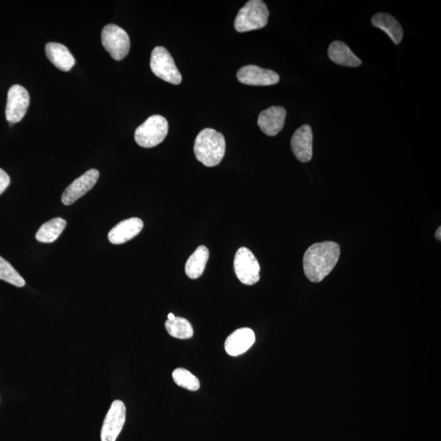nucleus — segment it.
Wrapping results in <instances>:
<instances>
[{
	"mask_svg": "<svg viewBox=\"0 0 441 441\" xmlns=\"http://www.w3.org/2000/svg\"><path fill=\"white\" fill-rule=\"evenodd\" d=\"M341 249L333 242L312 244L303 256L305 275L311 282L319 283L326 278L337 265Z\"/></svg>",
	"mask_w": 441,
	"mask_h": 441,
	"instance_id": "f257e3e1",
	"label": "nucleus"
},
{
	"mask_svg": "<svg viewBox=\"0 0 441 441\" xmlns=\"http://www.w3.org/2000/svg\"><path fill=\"white\" fill-rule=\"evenodd\" d=\"M194 152L195 157L204 165H219L226 152L224 136L213 128H204L195 138Z\"/></svg>",
	"mask_w": 441,
	"mask_h": 441,
	"instance_id": "f03ea898",
	"label": "nucleus"
},
{
	"mask_svg": "<svg viewBox=\"0 0 441 441\" xmlns=\"http://www.w3.org/2000/svg\"><path fill=\"white\" fill-rule=\"evenodd\" d=\"M269 10L261 0H250L239 9L234 20V29L244 33L259 30L267 25Z\"/></svg>",
	"mask_w": 441,
	"mask_h": 441,
	"instance_id": "7ed1b4c3",
	"label": "nucleus"
},
{
	"mask_svg": "<svg viewBox=\"0 0 441 441\" xmlns=\"http://www.w3.org/2000/svg\"><path fill=\"white\" fill-rule=\"evenodd\" d=\"M169 133V123L165 117L155 115L139 126L134 134L136 142L144 148L158 146Z\"/></svg>",
	"mask_w": 441,
	"mask_h": 441,
	"instance_id": "20e7f679",
	"label": "nucleus"
},
{
	"mask_svg": "<svg viewBox=\"0 0 441 441\" xmlns=\"http://www.w3.org/2000/svg\"><path fill=\"white\" fill-rule=\"evenodd\" d=\"M150 69L153 73L172 85H180L182 77L174 58L164 47H155L150 57Z\"/></svg>",
	"mask_w": 441,
	"mask_h": 441,
	"instance_id": "39448f33",
	"label": "nucleus"
},
{
	"mask_svg": "<svg viewBox=\"0 0 441 441\" xmlns=\"http://www.w3.org/2000/svg\"><path fill=\"white\" fill-rule=\"evenodd\" d=\"M102 43L111 58L115 61L124 59L130 53V38L121 27L109 24L102 31Z\"/></svg>",
	"mask_w": 441,
	"mask_h": 441,
	"instance_id": "423d86ee",
	"label": "nucleus"
},
{
	"mask_svg": "<svg viewBox=\"0 0 441 441\" xmlns=\"http://www.w3.org/2000/svg\"><path fill=\"white\" fill-rule=\"evenodd\" d=\"M234 268L239 281L247 286H254L260 280L259 262L247 248L238 249L234 256Z\"/></svg>",
	"mask_w": 441,
	"mask_h": 441,
	"instance_id": "0eeeda50",
	"label": "nucleus"
},
{
	"mask_svg": "<svg viewBox=\"0 0 441 441\" xmlns=\"http://www.w3.org/2000/svg\"><path fill=\"white\" fill-rule=\"evenodd\" d=\"M125 420L126 407L124 402L115 400L105 415L100 430V441H116L125 426Z\"/></svg>",
	"mask_w": 441,
	"mask_h": 441,
	"instance_id": "6e6552de",
	"label": "nucleus"
},
{
	"mask_svg": "<svg viewBox=\"0 0 441 441\" xmlns=\"http://www.w3.org/2000/svg\"><path fill=\"white\" fill-rule=\"evenodd\" d=\"M30 94L24 87L15 85L9 88L6 105V119L14 125L24 118L30 105Z\"/></svg>",
	"mask_w": 441,
	"mask_h": 441,
	"instance_id": "1a4fd4ad",
	"label": "nucleus"
},
{
	"mask_svg": "<svg viewBox=\"0 0 441 441\" xmlns=\"http://www.w3.org/2000/svg\"><path fill=\"white\" fill-rule=\"evenodd\" d=\"M237 79L244 85L253 86L275 85L280 81V76L271 70L261 68L258 66H243L237 72Z\"/></svg>",
	"mask_w": 441,
	"mask_h": 441,
	"instance_id": "9d476101",
	"label": "nucleus"
},
{
	"mask_svg": "<svg viewBox=\"0 0 441 441\" xmlns=\"http://www.w3.org/2000/svg\"><path fill=\"white\" fill-rule=\"evenodd\" d=\"M99 171L95 169L88 170L80 177H78L65 190V192L61 197L65 205H71L76 200L83 197L87 192L97 183L99 178Z\"/></svg>",
	"mask_w": 441,
	"mask_h": 441,
	"instance_id": "9b49d317",
	"label": "nucleus"
},
{
	"mask_svg": "<svg viewBox=\"0 0 441 441\" xmlns=\"http://www.w3.org/2000/svg\"><path fill=\"white\" fill-rule=\"evenodd\" d=\"M291 148L296 158L301 163H308L313 155V133L308 125L295 131L291 139Z\"/></svg>",
	"mask_w": 441,
	"mask_h": 441,
	"instance_id": "f8f14e48",
	"label": "nucleus"
},
{
	"mask_svg": "<svg viewBox=\"0 0 441 441\" xmlns=\"http://www.w3.org/2000/svg\"><path fill=\"white\" fill-rule=\"evenodd\" d=\"M286 110L282 107H271L262 110L259 116L258 125L260 130L268 136H276L284 126Z\"/></svg>",
	"mask_w": 441,
	"mask_h": 441,
	"instance_id": "ddd939ff",
	"label": "nucleus"
},
{
	"mask_svg": "<svg viewBox=\"0 0 441 441\" xmlns=\"http://www.w3.org/2000/svg\"><path fill=\"white\" fill-rule=\"evenodd\" d=\"M255 333L249 328H242L234 331L225 342V350L229 356H238L247 353L255 343Z\"/></svg>",
	"mask_w": 441,
	"mask_h": 441,
	"instance_id": "4468645a",
	"label": "nucleus"
},
{
	"mask_svg": "<svg viewBox=\"0 0 441 441\" xmlns=\"http://www.w3.org/2000/svg\"><path fill=\"white\" fill-rule=\"evenodd\" d=\"M143 228V222L138 217L122 221L111 229L108 239L111 244H122L137 237Z\"/></svg>",
	"mask_w": 441,
	"mask_h": 441,
	"instance_id": "2eb2a0df",
	"label": "nucleus"
},
{
	"mask_svg": "<svg viewBox=\"0 0 441 441\" xmlns=\"http://www.w3.org/2000/svg\"><path fill=\"white\" fill-rule=\"evenodd\" d=\"M47 58L58 69L69 71L76 64L74 56L68 48L58 43H48L46 46Z\"/></svg>",
	"mask_w": 441,
	"mask_h": 441,
	"instance_id": "dca6fc26",
	"label": "nucleus"
},
{
	"mask_svg": "<svg viewBox=\"0 0 441 441\" xmlns=\"http://www.w3.org/2000/svg\"><path fill=\"white\" fill-rule=\"evenodd\" d=\"M372 25L388 33L395 44H399L403 38L404 31L394 16L380 13L373 16Z\"/></svg>",
	"mask_w": 441,
	"mask_h": 441,
	"instance_id": "f3484780",
	"label": "nucleus"
},
{
	"mask_svg": "<svg viewBox=\"0 0 441 441\" xmlns=\"http://www.w3.org/2000/svg\"><path fill=\"white\" fill-rule=\"evenodd\" d=\"M328 54L329 58L338 65L349 67L361 65V61L351 51L347 44L341 41L333 42L328 47Z\"/></svg>",
	"mask_w": 441,
	"mask_h": 441,
	"instance_id": "a211bd4d",
	"label": "nucleus"
},
{
	"mask_svg": "<svg viewBox=\"0 0 441 441\" xmlns=\"http://www.w3.org/2000/svg\"><path fill=\"white\" fill-rule=\"evenodd\" d=\"M209 258V251L208 248H206L204 245H200L187 261L185 266L187 276L192 280L202 276Z\"/></svg>",
	"mask_w": 441,
	"mask_h": 441,
	"instance_id": "6ab92c4d",
	"label": "nucleus"
},
{
	"mask_svg": "<svg viewBox=\"0 0 441 441\" xmlns=\"http://www.w3.org/2000/svg\"><path fill=\"white\" fill-rule=\"evenodd\" d=\"M66 227V222L56 217L43 224L36 234L38 242L41 243H53L57 241L58 238L63 233Z\"/></svg>",
	"mask_w": 441,
	"mask_h": 441,
	"instance_id": "aec40b11",
	"label": "nucleus"
},
{
	"mask_svg": "<svg viewBox=\"0 0 441 441\" xmlns=\"http://www.w3.org/2000/svg\"><path fill=\"white\" fill-rule=\"evenodd\" d=\"M165 328L172 337L178 339H188L193 337L192 323L185 318L175 316L174 320H167L165 322Z\"/></svg>",
	"mask_w": 441,
	"mask_h": 441,
	"instance_id": "412c9836",
	"label": "nucleus"
},
{
	"mask_svg": "<svg viewBox=\"0 0 441 441\" xmlns=\"http://www.w3.org/2000/svg\"><path fill=\"white\" fill-rule=\"evenodd\" d=\"M172 378L177 386L192 390V392H195L200 388L199 379L185 368H176L172 372Z\"/></svg>",
	"mask_w": 441,
	"mask_h": 441,
	"instance_id": "4be33fe9",
	"label": "nucleus"
},
{
	"mask_svg": "<svg viewBox=\"0 0 441 441\" xmlns=\"http://www.w3.org/2000/svg\"><path fill=\"white\" fill-rule=\"evenodd\" d=\"M0 280L6 281L19 288L24 287L26 284L24 279L2 256H0Z\"/></svg>",
	"mask_w": 441,
	"mask_h": 441,
	"instance_id": "5701e85b",
	"label": "nucleus"
},
{
	"mask_svg": "<svg viewBox=\"0 0 441 441\" xmlns=\"http://www.w3.org/2000/svg\"><path fill=\"white\" fill-rule=\"evenodd\" d=\"M10 177L6 172L0 169V194H3L10 184Z\"/></svg>",
	"mask_w": 441,
	"mask_h": 441,
	"instance_id": "b1692460",
	"label": "nucleus"
},
{
	"mask_svg": "<svg viewBox=\"0 0 441 441\" xmlns=\"http://www.w3.org/2000/svg\"><path fill=\"white\" fill-rule=\"evenodd\" d=\"M440 230H441V228H440V227H439V228L437 229V232H435V238H437V239H438V241H439V242H440V239H441V237H440V234H440Z\"/></svg>",
	"mask_w": 441,
	"mask_h": 441,
	"instance_id": "393cba45",
	"label": "nucleus"
},
{
	"mask_svg": "<svg viewBox=\"0 0 441 441\" xmlns=\"http://www.w3.org/2000/svg\"><path fill=\"white\" fill-rule=\"evenodd\" d=\"M175 318V316L172 313H170L169 315H167V320H174Z\"/></svg>",
	"mask_w": 441,
	"mask_h": 441,
	"instance_id": "a878e982",
	"label": "nucleus"
}]
</instances>
